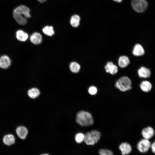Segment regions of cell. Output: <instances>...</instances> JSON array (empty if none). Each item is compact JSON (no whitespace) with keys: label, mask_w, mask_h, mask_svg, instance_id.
Segmentation results:
<instances>
[{"label":"cell","mask_w":155,"mask_h":155,"mask_svg":"<svg viewBox=\"0 0 155 155\" xmlns=\"http://www.w3.org/2000/svg\"><path fill=\"white\" fill-rule=\"evenodd\" d=\"M132 53L135 56H140L144 55L145 52L142 46L140 44H137L134 46Z\"/></svg>","instance_id":"obj_14"},{"label":"cell","mask_w":155,"mask_h":155,"mask_svg":"<svg viewBox=\"0 0 155 155\" xmlns=\"http://www.w3.org/2000/svg\"><path fill=\"white\" fill-rule=\"evenodd\" d=\"M3 143L7 146H11L15 142V139L12 134H8L4 136L3 138Z\"/></svg>","instance_id":"obj_16"},{"label":"cell","mask_w":155,"mask_h":155,"mask_svg":"<svg viewBox=\"0 0 155 155\" xmlns=\"http://www.w3.org/2000/svg\"><path fill=\"white\" fill-rule=\"evenodd\" d=\"M13 16L18 23L21 25H25L27 23V19L31 17L30 10L27 7L20 5L14 9Z\"/></svg>","instance_id":"obj_1"},{"label":"cell","mask_w":155,"mask_h":155,"mask_svg":"<svg viewBox=\"0 0 155 155\" xmlns=\"http://www.w3.org/2000/svg\"><path fill=\"white\" fill-rule=\"evenodd\" d=\"M151 144L149 140L143 138L138 142L137 147L140 152L145 153L147 152L150 149Z\"/></svg>","instance_id":"obj_6"},{"label":"cell","mask_w":155,"mask_h":155,"mask_svg":"<svg viewBox=\"0 0 155 155\" xmlns=\"http://www.w3.org/2000/svg\"><path fill=\"white\" fill-rule=\"evenodd\" d=\"M129 59L126 56H122L119 59L118 64L119 66L121 68H123L127 67L129 65Z\"/></svg>","instance_id":"obj_15"},{"label":"cell","mask_w":155,"mask_h":155,"mask_svg":"<svg viewBox=\"0 0 155 155\" xmlns=\"http://www.w3.org/2000/svg\"><path fill=\"white\" fill-rule=\"evenodd\" d=\"M31 42L35 44H40L42 41L41 35L38 32H36L32 34L30 37Z\"/></svg>","instance_id":"obj_12"},{"label":"cell","mask_w":155,"mask_h":155,"mask_svg":"<svg viewBox=\"0 0 155 155\" xmlns=\"http://www.w3.org/2000/svg\"><path fill=\"white\" fill-rule=\"evenodd\" d=\"M40 155H49V154H41Z\"/></svg>","instance_id":"obj_29"},{"label":"cell","mask_w":155,"mask_h":155,"mask_svg":"<svg viewBox=\"0 0 155 155\" xmlns=\"http://www.w3.org/2000/svg\"><path fill=\"white\" fill-rule=\"evenodd\" d=\"M89 94L91 95H94L97 93L98 89L95 86H90L88 89Z\"/></svg>","instance_id":"obj_25"},{"label":"cell","mask_w":155,"mask_h":155,"mask_svg":"<svg viewBox=\"0 0 155 155\" xmlns=\"http://www.w3.org/2000/svg\"><path fill=\"white\" fill-rule=\"evenodd\" d=\"M113 0L117 2L120 3L122 2L123 0Z\"/></svg>","instance_id":"obj_28"},{"label":"cell","mask_w":155,"mask_h":155,"mask_svg":"<svg viewBox=\"0 0 155 155\" xmlns=\"http://www.w3.org/2000/svg\"><path fill=\"white\" fill-rule=\"evenodd\" d=\"M69 67L71 71L74 73H78L80 71V65L76 62H72L69 65Z\"/></svg>","instance_id":"obj_21"},{"label":"cell","mask_w":155,"mask_h":155,"mask_svg":"<svg viewBox=\"0 0 155 155\" xmlns=\"http://www.w3.org/2000/svg\"><path fill=\"white\" fill-rule=\"evenodd\" d=\"M131 4L133 10L139 13L145 11L148 7V3L146 0H131Z\"/></svg>","instance_id":"obj_5"},{"label":"cell","mask_w":155,"mask_h":155,"mask_svg":"<svg viewBox=\"0 0 155 155\" xmlns=\"http://www.w3.org/2000/svg\"><path fill=\"white\" fill-rule=\"evenodd\" d=\"M85 134L83 133L80 132L76 134L75 136V140L78 144L82 143L84 141Z\"/></svg>","instance_id":"obj_23"},{"label":"cell","mask_w":155,"mask_h":155,"mask_svg":"<svg viewBox=\"0 0 155 155\" xmlns=\"http://www.w3.org/2000/svg\"><path fill=\"white\" fill-rule=\"evenodd\" d=\"M101 136L100 131L96 130H92L87 132L85 134V143L88 145H93L97 143Z\"/></svg>","instance_id":"obj_3"},{"label":"cell","mask_w":155,"mask_h":155,"mask_svg":"<svg viewBox=\"0 0 155 155\" xmlns=\"http://www.w3.org/2000/svg\"><path fill=\"white\" fill-rule=\"evenodd\" d=\"M75 121L80 126L84 127L90 126L94 123V119L92 114L84 110L80 111L77 113Z\"/></svg>","instance_id":"obj_2"},{"label":"cell","mask_w":155,"mask_h":155,"mask_svg":"<svg viewBox=\"0 0 155 155\" xmlns=\"http://www.w3.org/2000/svg\"><path fill=\"white\" fill-rule=\"evenodd\" d=\"M140 87L143 91L148 92L151 90L152 85L149 82L147 81H144L141 83Z\"/></svg>","instance_id":"obj_17"},{"label":"cell","mask_w":155,"mask_h":155,"mask_svg":"<svg viewBox=\"0 0 155 155\" xmlns=\"http://www.w3.org/2000/svg\"><path fill=\"white\" fill-rule=\"evenodd\" d=\"M138 73L139 77L142 78H148L151 75L150 69L144 67H141L138 70Z\"/></svg>","instance_id":"obj_13"},{"label":"cell","mask_w":155,"mask_h":155,"mask_svg":"<svg viewBox=\"0 0 155 155\" xmlns=\"http://www.w3.org/2000/svg\"><path fill=\"white\" fill-rule=\"evenodd\" d=\"M11 60L7 56L3 55L0 57V67L4 69L8 68L11 65Z\"/></svg>","instance_id":"obj_10"},{"label":"cell","mask_w":155,"mask_h":155,"mask_svg":"<svg viewBox=\"0 0 155 155\" xmlns=\"http://www.w3.org/2000/svg\"><path fill=\"white\" fill-rule=\"evenodd\" d=\"M16 132L18 137L22 140L25 139L28 132L27 129L24 126H19L17 127Z\"/></svg>","instance_id":"obj_11"},{"label":"cell","mask_w":155,"mask_h":155,"mask_svg":"<svg viewBox=\"0 0 155 155\" xmlns=\"http://www.w3.org/2000/svg\"><path fill=\"white\" fill-rule=\"evenodd\" d=\"M130 79L127 77L123 76L118 79L115 82V86L121 91L125 92L130 90L132 88Z\"/></svg>","instance_id":"obj_4"},{"label":"cell","mask_w":155,"mask_h":155,"mask_svg":"<svg viewBox=\"0 0 155 155\" xmlns=\"http://www.w3.org/2000/svg\"><path fill=\"white\" fill-rule=\"evenodd\" d=\"M150 149L152 152L155 154V141L151 144Z\"/></svg>","instance_id":"obj_26"},{"label":"cell","mask_w":155,"mask_h":155,"mask_svg":"<svg viewBox=\"0 0 155 155\" xmlns=\"http://www.w3.org/2000/svg\"><path fill=\"white\" fill-rule=\"evenodd\" d=\"M141 134L143 138L149 140L154 136L155 131L152 127L148 126L142 129Z\"/></svg>","instance_id":"obj_7"},{"label":"cell","mask_w":155,"mask_h":155,"mask_svg":"<svg viewBox=\"0 0 155 155\" xmlns=\"http://www.w3.org/2000/svg\"><path fill=\"white\" fill-rule=\"evenodd\" d=\"M80 16L77 14L72 16L70 20L71 25L73 27L77 28L80 24Z\"/></svg>","instance_id":"obj_20"},{"label":"cell","mask_w":155,"mask_h":155,"mask_svg":"<svg viewBox=\"0 0 155 155\" xmlns=\"http://www.w3.org/2000/svg\"><path fill=\"white\" fill-rule=\"evenodd\" d=\"M40 94V90L36 88H32L29 89L28 92V96L32 99L37 98L39 96Z\"/></svg>","instance_id":"obj_19"},{"label":"cell","mask_w":155,"mask_h":155,"mask_svg":"<svg viewBox=\"0 0 155 155\" xmlns=\"http://www.w3.org/2000/svg\"><path fill=\"white\" fill-rule=\"evenodd\" d=\"M119 148L121 151L122 155H125L129 154L132 150L131 145L127 142L121 143L119 146Z\"/></svg>","instance_id":"obj_8"},{"label":"cell","mask_w":155,"mask_h":155,"mask_svg":"<svg viewBox=\"0 0 155 155\" xmlns=\"http://www.w3.org/2000/svg\"><path fill=\"white\" fill-rule=\"evenodd\" d=\"M16 37L20 41H25L28 39V35L23 30H20L16 32Z\"/></svg>","instance_id":"obj_18"},{"label":"cell","mask_w":155,"mask_h":155,"mask_svg":"<svg viewBox=\"0 0 155 155\" xmlns=\"http://www.w3.org/2000/svg\"><path fill=\"white\" fill-rule=\"evenodd\" d=\"M38 1L41 3H44L47 1V0H38Z\"/></svg>","instance_id":"obj_27"},{"label":"cell","mask_w":155,"mask_h":155,"mask_svg":"<svg viewBox=\"0 0 155 155\" xmlns=\"http://www.w3.org/2000/svg\"><path fill=\"white\" fill-rule=\"evenodd\" d=\"M104 69L107 73H109L112 75L116 74L118 71L117 66L111 61L107 62L104 67Z\"/></svg>","instance_id":"obj_9"},{"label":"cell","mask_w":155,"mask_h":155,"mask_svg":"<svg viewBox=\"0 0 155 155\" xmlns=\"http://www.w3.org/2000/svg\"><path fill=\"white\" fill-rule=\"evenodd\" d=\"M43 33L46 35L52 36L54 33L53 27L52 26H46L42 29Z\"/></svg>","instance_id":"obj_22"},{"label":"cell","mask_w":155,"mask_h":155,"mask_svg":"<svg viewBox=\"0 0 155 155\" xmlns=\"http://www.w3.org/2000/svg\"><path fill=\"white\" fill-rule=\"evenodd\" d=\"M100 155H114L112 151L107 149H101L98 151Z\"/></svg>","instance_id":"obj_24"}]
</instances>
